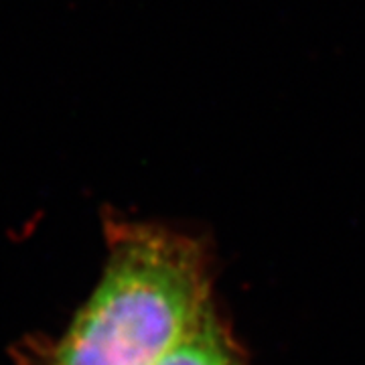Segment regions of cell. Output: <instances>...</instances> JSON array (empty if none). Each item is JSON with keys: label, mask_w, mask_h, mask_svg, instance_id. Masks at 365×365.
<instances>
[{"label": "cell", "mask_w": 365, "mask_h": 365, "mask_svg": "<svg viewBox=\"0 0 365 365\" xmlns=\"http://www.w3.org/2000/svg\"><path fill=\"white\" fill-rule=\"evenodd\" d=\"M211 307L203 254L155 225H126L49 365H158Z\"/></svg>", "instance_id": "cell-1"}, {"label": "cell", "mask_w": 365, "mask_h": 365, "mask_svg": "<svg viewBox=\"0 0 365 365\" xmlns=\"http://www.w3.org/2000/svg\"><path fill=\"white\" fill-rule=\"evenodd\" d=\"M158 365H242V361L209 307L191 333Z\"/></svg>", "instance_id": "cell-2"}]
</instances>
